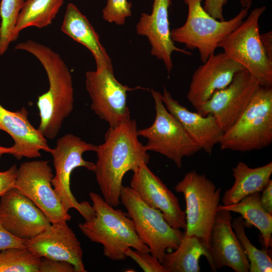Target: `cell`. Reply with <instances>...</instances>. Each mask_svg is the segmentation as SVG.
Instances as JSON below:
<instances>
[{
  "label": "cell",
  "instance_id": "e0dca14e",
  "mask_svg": "<svg viewBox=\"0 0 272 272\" xmlns=\"http://www.w3.org/2000/svg\"><path fill=\"white\" fill-rule=\"evenodd\" d=\"M66 222L51 223L47 230L28 240L26 248L40 257L67 261L76 272H86L81 244Z\"/></svg>",
  "mask_w": 272,
  "mask_h": 272
},
{
  "label": "cell",
  "instance_id": "d590c367",
  "mask_svg": "<svg viewBox=\"0 0 272 272\" xmlns=\"http://www.w3.org/2000/svg\"><path fill=\"white\" fill-rule=\"evenodd\" d=\"M260 201L264 210L272 214V180H270L266 187L261 191Z\"/></svg>",
  "mask_w": 272,
  "mask_h": 272
},
{
  "label": "cell",
  "instance_id": "6da1fadb",
  "mask_svg": "<svg viewBox=\"0 0 272 272\" xmlns=\"http://www.w3.org/2000/svg\"><path fill=\"white\" fill-rule=\"evenodd\" d=\"M137 130L136 121L129 118L109 127L104 143L97 146V160L93 171L103 198L114 208L120 203L125 174L150 160L145 145L139 141Z\"/></svg>",
  "mask_w": 272,
  "mask_h": 272
},
{
  "label": "cell",
  "instance_id": "8992f818",
  "mask_svg": "<svg viewBox=\"0 0 272 272\" xmlns=\"http://www.w3.org/2000/svg\"><path fill=\"white\" fill-rule=\"evenodd\" d=\"M265 6L251 11L241 24L219 43L218 47L240 63L264 87H272V60L260 39L259 20Z\"/></svg>",
  "mask_w": 272,
  "mask_h": 272
},
{
  "label": "cell",
  "instance_id": "44dd1931",
  "mask_svg": "<svg viewBox=\"0 0 272 272\" xmlns=\"http://www.w3.org/2000/svg\"><path fill=\"white\" fill-rule=\"evenodd\" d=\"M159 96L167 110L179 122L189 138L205 152L212 153L223 133L214 117L189 111L175 100L165 87L162 94L159 92Z\"/></svg>",
  "mask_w": 272,
  "mask_h": 272
},
{
  "label": "cell",
  "instance_id": "30bf717a",
  "mask_svg": "<svg viewBox=\"0 0 272 272\" xmlns=\"http://www.w3.org/2000/svg\"><path fill=\"white\" fill-rule=\"evenodd\" d=\"M151 92L155 102V120L150 126L138 129L137 134L147 140L145 147L148 151L165 156L177 168H181L184 157L192 156L201 149L167 110L159 96V92L153 89Z\"/></svg>",
  "mask_w": 272,
  "mask_h": 272
},
{
  "label": "cell",
  "instance_id": "ba28073f",
  "mask_svg": "<svg viewBox=\"0 0 272 272\" xmlns=\"http://www.w3.org/2000/svg\"><path fill=\"white\" fill-rule=\"evenodd\" d=\"M120 201L127 210L139 238L162 263L167 251L178 247L184 233L171 226L159 210L145 203L130 186H123Z\"/></svg>",
  "mask_w": 272,
  "mask_h": 272
},
{
  "label": "cell",
  "instance_id": "83f0119b",
  "mask_svg": "<svg viewBox=\"0 0 272 272\" xmlns=\"http://www.w3.org/2000/svg\"><path fill=\"white\" fill-rule=\"evenodd\" d=\"M40 257L25 248L0 251V272H39Z\"/></svg>",
  "mask_w": 272,
  "mask_h": 272
},
{
  "label": "cell",
  "instance_id": "7a4b0ae2",
  "mask_svg": "<svg viewBox=\"0 0 272 272\" xmlns=\"http://www.w3.org/2000/svg\"><path fill=\"white\" fill-rule=\"evenodd\" d=\"M15 48L35 56L48 77L49 89L37 102L40 123L37 129L48 139L59 132L64 119L74 108V88L71 73L60 55L49 47L31 40L22 42Z\"/></svg>",
  "mask_w": 272,
  "mask_h": 272
},
{
  "label": "cell",
  "instance_id": "d6a6232c",
  "mask_svg": "<svg viewBox=\"0 0 272 272\" xmlns=\"http://www.w3.org/2000/svg\"><path fill=\"white\" fill-rule=\"evenodd\" d=\"M17 174L16 164L12 165L6 171L0 172V197L15 187Z\"/></svg>",
  "mask_w": 272,
  "mask_h": 272
},
{
  "label": "cell",
  "instance_id": "d4e9b609",
  "mask_svg": "<svg viewBox=\"0 0 272 272\" xmlns=\"http://www.w3.org/2000/svg\"><path fill=\"white\" fill-rule=\"evenodd\" d=\"M261 194H251L236 203L227 206L219 205L218 210H226L239 214L243 219L245 227L253 226L261 235L263 242L266 249L271 247L272 214L266 212L262 207Z\"/></svg>",
  "mask_w": 272,
  "mask_h": 272
},
{
  "label": "cell",
  "instance_id": "52a82bcc",
  "mask_svg": "<svg viewBox=\"0 0 272 272\" xmlns=\"http://www.w3.org/2000/svg\"><path fill=\"white\" fill-rule=\"evenodd\" d=\"M183 1L188 7L187 19L182 26L171 30V38L189 49H197L202 63L215 53L222 39L241 24L249 10L242 8L230 20L220 21L204 10L203 0Z\"/></svg>",
  "mask_w": 272,
  "mask_h": 272
},
{
  "label": "cell",
  "instance_id": "1f68e13d",
  "mask_svg": "<svg viewBox=\"0 0 272 272\" xmlns=\"http://www.w3.org/2000/svg\"><path fill=\"white\" fill-rule=\"evenodd\" d=\"M39 272H76L74 265L65 261L41 257Z\"/></svg>",
  "mask_w": 272,
  "mask_h": 272
},
{
  "label": "cell",
  "instance_id": "f1b7e54d",
  "mask_svg": "<svg viewBox=\"0 0 272 272\" xmlns=\"http://www.w3.org/2000/svg\"><path fill=\"white\" fill-rule=\"evenodd\" d=\"M24 0H2L0 4V55L7 50L11 42L19 14Z\"/></svg>",
  "mask_w": 272,
  "mask_h": 272
},
{
  "label": "cell",
  "instance_id": "7c38bea8",
  "mask_svg": "<svg viewBox=\"0 0 272 272\" xmlns=\"http://www.w3.org/2000/svg\"><path fill=\"white\" fill-rule=\"evenodd\" d=\"M86 88L91 100V108L109 127L130 118L127 105V92L131 88L119 83L113 70L105 69L88 71L85 75Z\"/></svg>",
  "mask_w": 272,
  "mask_h": 272
},
{
  "label": "cell",
  "instance_id": "603a6c76",
  "mask_svg": "<svg viewBox=\"0 0 272 272\" xmlns=\"http://www.w3.org/2000/svg\"><path fill=\"white\" fill-rule=\"evenodd\" d=\"M232 170L234 182L224 192L222 199L224 206L236 203L251 194L261 192L271 180L272 162L250 168L239 161Z\"/></svg>",
  "mask_w": 272,
  "mask_h": 272
},
{
  "label": "cell",
  "instance_id": "d6986e66",
  "mask_svg": "<svg viewBox=\"0 0 272 272\" xmlns=\"http://www.w3.org/2000/svg\"><path fill=\"white\" fill-rule=\"evenodd\" d=\"M231 212L218 210L211 234L212 271L223 267L236 272L249 271V262L232 227Z\"/></svg>",
  "mask_w": 272,
  "mask_h": 272
},
{
  "label": "cell",
  "instance_id": "4316f807",
  "mask_svg": "<svg viewBox=\"0 0 272 272\" xmlns=\"http://www.w3.org/2000/svg\"><path fill=\"white\" fill-rule=\"evenodd\" d=\"M232 227L249 261L250 272H271L272 260L266 250L257 249L247 236L244 220L241 217L232 221Z\"/></svg>",
  "mask_w": 272,
  "mask_h": 272
},
{
  "label": "cell",
  "instance_id": "ac0fdd59",
  "mask_svg": "<svg viewBox=\"0 0 272 272\" xmlns=\"http://www.w3.org/2000/svg\"><path fill=\"white\" fill-rule=\"evenodd\" d=\"M171 5V0H154L151 13H142L136 25L137 33L147 37L151 54L163 61L169 74L173 68V52L191 55V52L177 47L172 40L168 18Z\"/></svg>",
  "mask_w": 272,
  "mask_h": 272
},
{
  "label": "cell",
  "instance_id": "4dcf8cb0",
  "mask_svg": "<svg viewBox=\"0 0 272 272\" xmlns=\"http://www.w3.org/2000/svg\"><path fill=\"white\" fill-rule=\"evenodd\" d=\"M149 253L130 247L124 252L126 257L132 259L145 272H166L158 259Z\"/></svg>",
  "mask_w": 272,
  "mask_h": 272
},
{
  "label": "cell",
  "instance_id": "8fae6325",
  "mask_svg": "<svg viewBox=\"0 0 272 272\" xmlns=\"http://www.w3.org/2000/svg\"><path fill=\"white\" fill-rule=\"evenodd\" d=\"M53 177L48 161L25 162L18 168L15 187L31 200L51 223L67 222L71 216L52 187Z\"/></svg>",
  "mask_w": 272,
  "mask_h": 272
},
{
  "label": "cell",
  "instance_id": "836d02e7",
  "mask_svg": "<svg viewBox=\"0 0 272 272\" xmlns=\"http://www.w3.org/2000/svg\"><path fill=\"white\" fill-rule=\"evenodd\" d=\"M27 240L21 239L7 231L0 222V251L10 248L26 247Z\"/></svg>",
  "mask_w": 272,
  "mask_h": 272
},
{
  "label": "cell",
  "instance_id": "74e56055",
  "mask_svg": "<svg viewBox=\"0 0 272 272\" xmlns=\"http://www.w3.org/2000/svg\"><path fill=\"white\" fill-rule=\"evenodd\" d=\"M15 152L14 149L12 146L11 147H5L0 146V158L4 154H9L12 155H14Z\"/></svg>",
  "mask_w": 272,
  "mask_h": 272
},
{
  "label": "cell",
  "instance_id": "9c48e42d",
  "mask_svg": "<svg viewBox=\"0 0 272 272\" xmlns=\"http://www.w3.org/2000/svg\"><path fill=\"white\" fill-rule=\"evenodd\" d=\"M97 150V146L68 133L59 138L55 148L49 152L52 156L55 169L51 184L55 193L66 211L75 209L85 221L94 216V211L88 202H79L73 195L70 187L71 176L73 170L79 167L93 171L95 163L85 160L83 154L88 151L96 152Z\"/></svg>",
  "mask_w": 272,
  "mask_h": 272
},
{
  "label": "cell",
  "instance_id": "ffe728a7",
  "mask_svg": "<svg viewBox=\"0 0 272 272\" xmlns=\"http://www.w3.org/2000/svg\"><path fill=\"white\" fill-rule=\"evenodd\" d=\"M28 112L25 108L17 111H10L0 103V130L8 133L13 139V156L18 160L23 157H41V151L49 152L46 139L28 119Z\"/></svg>",
  "mask_w": 272,
  "mask_h": 272
},
{
  "label": "cell",
  "instance_id": "cb8c5ba5",
  "mask_svg": "<svg viewBox=\"0 0 272 272\" xmlns=\"http://www.w3.org/2000/svg\"><path fill=\"white\" fill-rule=\"evenodd\" d=\"M202 256L206 257L212 270L209 251L195 236L184 235L178 247L173 252H167L161 264L166 272H199V260Z\"/></svg>",
  "mask_w": 272,
  "mask_h": 272
},
{
  "label": "cell",
  "instance_id": "f35d334b",
  "mask_svg": "<svg viewBox=\"0 0 272 272\" xmlns=\"http://www.w3.org/2000/svg\"><path fill=\"white\" fill-rule=\"evenodd\" d=\"M253 0H240V4L242 8L249 9L252 5Z\"/></svg>",
  "mask_w": 272,
  "mask_h": 272
},
{
  "label": "cell",
  "instance_id": "4fadbf2b",
  "mask_svg": "<svg viewBox=\"0 0 272 272\" xmlns=\"http://www.w3.org/2000/svg\"><path fill=\"white\" fill-rule=\"evenodd\" d=\"M260 86L247 70H241L235 75L228 86L213 94L199 114L212 115L224 132L243 113Z\"/></svg>",
  "mask_w": 272,
  "mask_h": 272
},
{
  "label": "cell",
  "instance_id": "484cf974",
  "mask_svg": "<svg viewBox=\"0 0 272 272\" xmlns=\"http://www.w3.org/2000/svg\"><path fill=\"white\" fill-rule=\"evenodd\" d=\"M64 0H27L19 14L13 41L19 33L29 27L42 28L50 25L55 18Z\"/></svg>",
  "mask_w": 272,
  "mask_h": 272
},
{
  "label": "cell",
  "instance_id": "f546056e",
  "mask_svg": "<svg viewBox=\"0 0 272 272\" xmlns=\"http://www.w3.org/2000/svg\"><path fill=\"white\" fill-rule=\"evenodd\" d=\"M132 4L127 0H107L102 10L103 19L108 23L123 25L131 14Z\"/></svg>",
  "mask_w": 272,
  "mask_h": 272
},
{
  "label": "cell",
  "instance_id": "8d00e7d4",
  "mask_svg": "<svg viewBox=\"0 0 272 272\" xmlns=\"http://www.w3.org/2000/svg\"><path fill=\"white\" fill-rule=\"evenodd\" d=\"M260 39L263 48L268 58L272 60V32L260 34Z\"/></svg>",
  "mask_w": 272,
  "mask_h": 272
},
{
  "label": "cell",
  "instance_id": "e575fe53",
  "mask_svg": "<svg viewBox=\"0 0 272 272\" xmlns=\"http://www.w3.org/2000/svg\"><path fill=\"white\" fill-rule=\"evenodd\" d=\"M228 3V0H204L203 8L215 19L224 21L223 7Z\"/></svg>",
  "mask_w": 272,
  "mask_h": 272
},
{
  "label": "cell",
  "instance_id": "9a60e30c",
  "mask_svg": "<svg viewBox=\"0 0 272 272\" xmlns=\"http://www.w3.org/2000/svg\"><path fill=\"white\" fill-rule=\"evenodd\" d=\"M245 68L225 52L213 54L193 73L187 99L196 112L217 91L228 86L235 75Z\"/></svg>",
  "mask_w": 272,
  "mask_h": 272
},
{
  "label": "cell",
  "instance_id": "277c9868",
  "mask_svg": "<svg viewBox=\"0 0 272 272\" xmlns=\"http://www.w3.org/2000/svg\"><path fill=\"white\" fill-rule=\"evenodd\" d=\"M272 143V87L260 86L246 108L223 133L222 150H258Z\"/></svg>",
  "mask_w": 272,
  "mask_h": 272
},
{
  "label": "cell",
  "instance_id": "2e32d148",
  "mask_svg": "<svg viewBox=\"0 0 272 272\" xmlns=\"http://www.w3.org/2000/svg\"><path fill=\"white\" fill-rule=\"evenodd\" d=\"M133 172L130 188L145 203L159 210L171 226L185 230V212L181 208L178 198L161 179L147 164H142Z\"/></svg>",
  "mask_w": 272,
  "mask_h": 272
},
{
  "label": "cell",
  "instance_id": "7402d4cb",
  "mask_svg": "<svg viewBox=\"0 0 272 272\" xmlns=\"http://www.w3.org/2000/svg\"><path fill=\"white\" fill-rule=\"evenodd\" d=\"M61 31L90 51L96 62V70H113L111 60L98 33L86 17L72 3L67 6Z\"/></svg>",
  "mask_w": 272,
  "mask_h": 272
},
{
  "label": "cell",
  "instance_id": "5b68a950",
  "mask_svg": "<svg viewBox=\"0 0 272 272\" xmlns=\"http://www.w3.org/2000/svg\"><path fill=\"white\" fill-rule=\"evenodd\" d=\"M175 190L183 194L186 202L184 235L195 236L211 254V234L221 199V188L193 170L184 175Z\"/></svg>",
  "mask_w": 272,
  "mask_h": 272
},
{
  "label": "cell",
  "instance_id": "5bb4252c",
  "mask_svg": "<svg viewBox=\"0 0 272 272\" xmlns=\"http://www.w3.org/2000/svg\"><path fill=\"white\" fill-rule=\"evenodd\" d=\"M0 222L13 236L27 241L51 224L42 211L16 187L1 197Z\"/></svg>",
  "mask_w": 272,
  "mask_h": 272
},
{
  "label": "cell",
  "instance_id": "3957f363",
  "mask_svg": "<svg viewBox=\"0 0 272 272\" xmlns=\"http://www.w3.org/2000/svg\"><path fill=\"white\" fill-rule=\"evenodd\" d=\"M94 215L78 228L92 242L103 246V254L113 261L123 260L124 252L130 247L150 252L149 247L139 238L129 215L108 204L99 194L90 192Z\"/></svg>",
  "mask_w": 272,
  "mask_h": 272
}]
</instances>
